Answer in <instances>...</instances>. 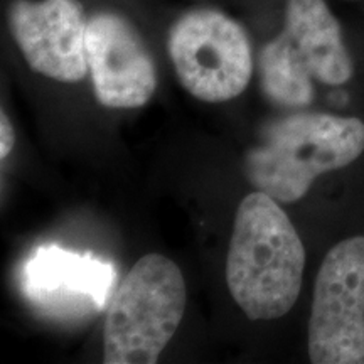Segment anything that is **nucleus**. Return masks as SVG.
Instances as JSON below:
<instances>
[{"label": "nucleus", "mask_w": 364, "mask_h": 364, "mask_svg": "<svg viewBox=\"0 0 364 364\" xmlns=\"http://www.w3.org/2000/svg\"><path fill=\"white\" fill-rule=\"evenodd\" d=\"M86 54L95 97L103 107L140 108L156 93L152 54L134 24L120 14L102 11L90 17Z\"/></svg>", "instance_id": "8"}, {"label": "nucleus", "mask_w": 364, "mask_h": 364, "mask_svg": "<svg viewBox=\"0 0 364 364\" xmlns=\"http://www.w3.org/2000/svg\"><path fill=\"white\" fill-rule=\"evenodd\" d=\"M14 145H16V132H14L7 113L2 110L0 113V159L2 161L12 152Z\"/></svg>", "instance_id": "9"}, {"label": "nucleus", "mask_w": 364, "mask_h": 364, "mask_svg": "<svg viewBox=\"0 0 364 364\" xmlns=\"http://www.w3.org/2000/svg\"><path fill=\"white\" fill-rule=\"evenodd\" d=\"M306 248L277 199L263 191L245 196L236 209L226 257V284L252 321L284 317L302 289Z\"/></svg>", "instance_id": "1"}, {"label": "nucleus", "mask_w": 364, "mask_h": 364, "mask_svg": "<svg viewBox=\"0 0 364 364\" xmlns=\"http://www.w3.org/2000/svg\"><path fill=\"white\" fill-rule=\"evenodd\" d=\"M364 152V122L356 117L299 112L273 120L250 149L245 172L257 191L292 204L326 172L348 167Z\"/></svg>", "instance_id": "2"}, {"label": "nucleus", "mask_w": 364, "mask_h": 364, "mask_svg": "<svg viewBox=\"0 0 364 364\" xmlns=\"http://www.w3.org/2000/svg\"><path fill=\"white\" fill-rule=\"evenodd\" d=\"M9 29L29 68L61 83L88 73V19L78 0H14Z\"/></svg>", "instance_id": "7"}, {"label": "nucleus", "mask_w": 364, "mask_h": 364, "mask_svg": "<svg viewBox=\"0 0 364 364\" xmlns=\"http://www.w3.org/2000/svg\"><path fill=\"white\" fill-rule=\"evenodd\" d=\"M186 311L181 268L164 255L140 258L117 287L103 326L105 364H152Z\"/></svg>", "instance_id": "4"}, {"label": "nucleus", "mask_w": 364, "mask_h": 364, "mask_svg": "<svg viewBox=\"0 0 364 364\" xmlns=\"http://www.w3.org/2000/svg\"><path fill=\"white\" fill-rule=\"evenodd\" d=\"M307 348L314 364H364V236L339 241L322 260Z\"/></svg>", "instance_id": "6"}, {"label": "nucleus", "mask_w": 364, "mask_h": 364, "mask_svg": "<svg viewBox=\"0 0 364 364\" xmlns=\"http://www.w3.org/2000/svg\"><path fill=\"white\" fill-rule=\"evenodd\" d=\"M354 65L339 21L326 0H287L282 33L258 54L260 88L280 108H304L314 98V81L341 86Z\"/></svg>", "instance_id": "3"}, {"label": "nucleus", "mask_w": 364, "mask_h": 364, "mask_svg": "<svg viewBox=\"0 0 364 364\" xmlns=\"http://www.w3.org/2000/svg\"><path fill=\"white\" fill-rule=\"evenodd\" d=\"M167 51L182 88L221 103L240 97L253 75V49L238 21L216 9H193L172 24Z\"/></svg>", "instance_id": "5"}]
</instances>
